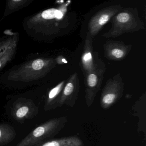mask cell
Returning <instances> with one entry per match:
<instances>
[{"label":"cell","mask_w":146,"mask_h":146,"mask_svg":"<svg viewBox=\"0 0 146 146\" xmlns=\"http://www.w3.org/2000/svg\"><path fill=\"white\" fill-rule=\"evenodd\" d=\"M112 26L102 36L116 38L124 34L139 31L145 28V24L138 16L136 8H123L111 19Z\"/></svg>","instance_id":"6da1fadb"},{"label":"cell","mask_w":146,"mask_h":146,"mask_svg":"<svg viewBox=\"0 0 146 146\" xmlns=\"http://www.w3.org/2000/svg\"><path fill=\"white\" fill-rule=\"evenodd\" d=\"M124 90V84L119 73L109 78L101 95V107L104 110L109 109L122 98Z\"/></svg>","instance_id":"3957f363"},{"label":"cell","mask_w":146,"mask_h":146,"mask_svg":"<svg viewBox=\"0 0 146 146\" xmlns=\"http://www.w3.org/2000/svg\"><path fill=\"white\" fill-rule=\"evenodd\" d=\"M38 112L39 108L37 106L30 102H16L12 108V115L18 122H23L33 118L37 115Z\"/></svg>","instance_id":"9c48e42d"},{"label":"cell","mask_w":146,"mask_h":146,"mask_svg":"<svg viewBox=\"0 0 146 146\" xmlns=\"http://www.w3.org/2000/svg\"><path fill=\"white\" fill-rule=\"evenodd\" d=\"M1 64H0V67H1Z\"/></svg>","instance_id":"9a60e30c"},{"label":"cell","mask_w":146,"mask_h":146,"mask_svg":"<svg viewBox=\"0 0 146 146\" xmlns=\"http://www.w3.org/2000/svg\"><path fill=\"white\" fill-rule=\"evenodd\" d=\"M93 38L88 31L87 32L83 51L81 59V66L84 75L92 70L102 60L99 58L98 53L94 51Z\"/></svg>","instance_id":"8992f818"},{"label":"cell","mask_w":146,"mask_h":146,"mask_svg":"<svg viewBox=\"0 0 146 146\" xmlns=\"http://www.w3.org/2000/svg\"><path fill=\"white\" fill-rule=\"evenodd\" d=\"M16 137V131L13 127L8 124L0 123V146L11 142Z\"/></svg>","instance_id":"7c38bea8"},{"label":"cell","mask_w":146,"mask_h":146,"mask_svg":"<svg viewBox=\"0 0 146 146\" xmlns=\"http://www.w3.org/2000/svg\"><path fill=\"white\" fill-rule=\"evenodd\" d=\"M68 122L66 116L46 121L34 129L15 146H36L51 140L65 126Z\"/></svg>","instance_id":"7a4b0ae2"},{"label":"cell","mask_w":146,"mask_h":146,"mask_svg":"<svg viewBox=\"0 0 146 146\" xmlns=\"http://www.w3.org/2000/svg\"><path fill=\"white\" fill-rule=\"evenodd\" d=\"M82 141L76 136L51 139L36 146H83Z\"/></svg>","instance_id":"30bf717a"},{"label":"cell","mask_w":146,"mask_h":146,"mask_svg":"<svg viewBox=\"0 0 146 146\" xmlns=\"http://www.w3.org/2000/svg\"><path fill=\"white\" fill-rule=\"evenodd\" d=\"M123 8L120 5H113L103 8L94 14L90 20L88 26V31L92 38L96 36L104 25Z\"/></svg>","instance_id":"5b68a950"},{"label":"cell","mask_w":146,"mask_h":146,"mask_svg":"<svg viewBox=\"0 0 146 146\" xmlns=\"http://www.w3.org/2000/svg\"><path fill=\"white\" fill-rule=\"evenodd\" d=\"M104 56L111 61L125 59L130 52L132 45H126L121 41H109L103 45Z\"/></svg>","instance_id":"ba28073f"},{"label":"cell","mask_w":146,"mask_h":146,"mask_svg":"<svg viewBox=\"0 0 146 146\" xmlns=\"http://www.w3.org/2000/svg\"><path fill=\"white\" fill-rule=\"evenodd\" d=\"M43 18L46 19H60L63 16V14L57 9L52 8L44 11L42 13Z\"/></svg>","instance_id":"4fadbf2b"},{"label":"cell","mask_w":146,"mask_h":146,"mask_svg":"<svg viewBox=\"0 0 146 146\" xmlns=\"http://www.w3.org/2000/svg\"><path fill=\"white\" fill-rule=\"evenodd\" d=\"M66 83V81H63L50 91L44 107L45 111H48L58 107L59 102Z\"/></svg>","instance_id":"8fae6325"},{"label":"cell","mask_w":146,"mask_h":146,"mask_svg":"<svg viewBox=\"0 0 146 146\" xmlns=\"http://www.w3.org/2000/svg\"><path fill=\"white\" fill-rule=\"evenodd\" d=\"M105 71L106 65L102 60L95 68L84 75L86 87L85 99L88 107L92 106L97 93L101 90Z\"/></svg>","instance_id":"277c9868"},{"label":"cell","mask_w":146,"mask_h":146,"mask_svg":"<svg viewBox=\"0 0 146 146\" xmlns=\"http://www.w3.org/2000/svg\"><path fill=\"white\" fill-rule=\"evenodd\" d=\"M79 88L78 74L75 72L70 76L64 87L59 102L58 107L64 105L69 107H73L77 100Z\"/></svg>","instance_id":"52a82bcc"},{"label":"cell","mask_w":146,"mask_h":146,"mask_svg":"<svg viewBox=\"0 0 146 146\" xmlns=\"http://www.w3.org/2000/svg\"><path fill=\"white\" fill-rule=\"evenodd\" d=\"M44 66V62L41 59H37L35 60L32 64V67L35 70L41 69Z\"/></svg>","instance_id":"5bb4252c"}]
</instances>
